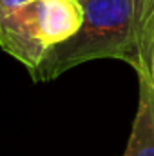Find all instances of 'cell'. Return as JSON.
Returning a JSON list of instances; mask_svg holds the SVG:
<instances>
[{
    "mask_svg": "<svg viewBox=\"0 0 154 156\" xmlns=\"http://www.w3.org/2000/svg\"><path fill=\"white\" fill-rule=\"evenodd\" d=\"M83 20L75 37L51 47L31 71L35 82H51L91 60L116 58L140 66L132 0H80Z\"/></svg>",
    "mask_w": 154,
    "mask_h": 156,
    "instance_id": "obj_1",
    "label": "cell"
},
{
    "mask_svg": "<svg viewBox=\"0 0 154 156\" xmlns=\"http://www.w3.org/2000/svg\"><path fill=\"white\" fill-rule=\"evenodd\" d=\"M82 20L80 0H29L0 16V47L31 73L51 47L76 35Z\"/></svg>",
    "mask_w": 154,
    "mask_h": 156,
    "instance_id": "obj_2",
    "label": "cell"
},
{
    "mask_svg": "<svg viewBox=\"0 0 154 156\" xmlns=\"http://www.w3.org/2000/svg\"><path fill=\"white\" fill-rule=\"evenodd\" d=\"M138 109L121 156H154V89L149 75H138Z\"/></svg>",
    "mask_w": 154,
    "mask_h": 156,
    "instance_id": "obj_3",
    "label": "cell"
},
{
    "mask_svg": "<svg viewBox=\"0 0 154 156\" xmlns=\"http://www.w3.org/2000/svg\"><path fill=\"white\" fill-rule=\"evenodd\" d=\"M134 5V27L140 55V66L136 75H147L154 49V0H132Z\"/></svg>",
    "mask_w": 154,
    "mask_h": 156,
    "instance_id": "obj_4",
    "label": "cell"
},
{
    "mask_svg": "<svg viewBox=\"0 0 154 156\" xmlns=\"http://www.w3.org/2000/svg\"><path fill=\"white\" fill-rule=\"evenodd\" d=\"M27 2L29 0H0V16L20 7V5H24V4H27Z\"/></svg>",
    "mask_w": 154,
    "mask_h": 156,
    "instance_id": "obj_5",
    "label": "cell"
},
{
    "mask_svg": "<svg viewBox=\"0 0 154 156\" xmlns=\"http://www.w3.org/2000/svg\"><path fill=\"white\" fill-rule=\"evenodd\" d=\"M149 78H151V83H152V89H154V49H152V56H151V64H149Z\"/></svg>",
    "mask_w": 154,
    "mask_h": 156,
    "instance_id": "obj_6",
    "label": "cell"
}]
</instances>
